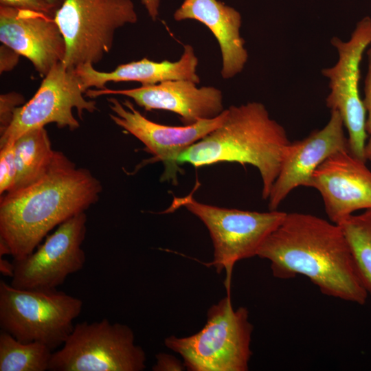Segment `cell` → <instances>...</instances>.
Wrapping results in <instances>:
<instances>
[{
	"label": "cell",
	"instance_id": "29",
	"mask_svg": "<svg viewBox=\"0 0 371 371\" xmlns=\"http://www.w3.org/2000/svg\"><path fill=\"white\" fill-rule=\"evenodd\" d=\"M14 266L13 262H10L8 260L0 257V272L5 276L12 278L14 275Z\"/></svg>",
	"mask_w": 371,
	"mask_h": 371
},
{
	"label": "cell",
	"instance_id": "23",
	"mask_svg": "<svg viewBox=\"0 0 371 371\" xmlns=\"http://www.w3.org/2000/svg\"><path fill=\"white\" fill-rule=\"evenodd\" d=\"M368 58L367 72L364 81V98L363 99L366 111V128L368 138L365 148L366 160L371 161V43L366 49Z\"/></svg>",
	"mask_w": 371,
	"mask_h": 371
},
{
	"label": "cell",
	"instance_id": "17",
	"mask_svg": "<svg viewBox=\"0 0 371 371\" xmlns=\"http://www.w3.org/2000/svg\"><path fill=\"white\" fill-rule=\"evenodd\" d=\"M176 21L196 20L204 24L216 38L222 55L221 76L229 79L240 73L248 60L240 29L239 12L218 0H184L175 12Z\"/></svg>",
	"mask_w": 371,
	"mask_h": 371
},
{
	"label": "cell",
	"instance_id": "3",
	"mask_svg": "<svg viewBox=\"0 0 371 371\" xmlns=\"http://www.w3.org/2000/svg\"><path fill=\"white\" fill-rule=\"evenodd\" d=\"M225 111L221 124L183 150L177 162L196 168L224 161L252 165L261 177L262 196L267 199L291 143L286 132L261 102Z\"/></svg>",
	"mask_w": 371,
	"mask_h": 371
},
{
	"label": "cell",
	"instance_id": "14",
	"mask_svg": "<svg viewBox=\"0 0 371 371\" xmlns=\"http://www.w3.org/2000/svg\"><path fill=\"white\" fill-rule=\"evenodd\" d=\"M188 80H168L128 89H88L85 95L94 98L104 95H122L133 99L146 111L165 110L180 116L185 125L212 119L224 110L220 89Z\"/></svg>",
	"mask_w": 371,
	"mask_h": 371
},
{
	"label": "cell",
	"instance_id": "18",
	"mask_svg": "<svg viewBox=\"0 0 371 371\" xmlns=\"http://www.w3.org/2000/svg\"><path fill=\"white\" fill-rule=\"evenodd\" d=\"M198 58L190 45L183 47L180 58L175 62H156L144 58L118 65L111 71H100L91 64H85L74 70L85 92L91 87L104 89L109 82H138L142 86L153 85L168 80H188L199 84L196 73Z\"/></svg>",
	"mask_w": 371,
	"mask_h": 371
},
{
	"label": "cell",
	"instance_id": "12",
	"mask_svg": "<svg viewBox=\"0 0 371 371\" xmlns=\"http://www.w3.org/2000/svg\"><path fill=\"white\" fill-rule=\"evenodd\" d=\"M107 100L115 113L109 115L111 119L142 142L146 150L153 155L144 165L161 161L165 168L161 180L172 181L173 183L177 180V172L181 171L177 162L179 155L219 126L225 115V109L212 119L201 120L189 125L168 126L148 120L129 100L120 102L115 98H109Z\"/></svg>",
	"mask_w": 371,
	"mask_h": 371
},
{
	"label": "cell",
	"instance_id": "22",
	"mask_svg": "<svg viewBox=\"0 0 371 371\" xmlns=\"http://www.w3.org/2000/svg\"><path fill=\"white\" fill-rule=\"evenodd\" d=\"M16 175L14 142L0 146V194L11 190Z\"/></svg>",
	"mask_w": 371,
	"mask_h": 371
},
{
	"label": "cell",
	"instance_id": "2",
	"mask_svg": "<svg viewBox=\"0 0 371 371\" xmlns=\"http://www.w3.org/2000/svg\"><path fill=\"white\" fill-rule=\"evenodd\" d=\"M101 192L100 182L89 170L77 168L56 151L38 180L1 195L0 240L8 245L14 259H22L49 231L95 203Z\"/></svg>",
	"mask_w": 371,
	"mask_h": 371
},
{
	"label": "cell",
	"instance_id": "20",
	"mask_svg": "<svg viewBox=\"0 0 371 371\" xmlns=\"http://www.w3.org/2000/svg\"><path fill=\"white\" fill-rule=\"evenodd\" d=\"M52 353L41 342H22L3 330L0 333V371L48 370Z\"/></svg>",
	"mask_w": 371,
	"mask_h": 371
},
{
	"label": "cell",
	"instance_id": "11",
	"mask_svg": "<svg viewBox=\"0 0 371 371\" xmlns=\"http://www.w3.org/2000/svg\"><path fill=\"white\" fill-rule=\"evenodd\" d=\"M86 223L85 212L79 213L58 225L32 254L13 259L10 284L21 289L54 290L68 276L81 270L86 260L82 248Z\"/></svg>",
	"mask_w": 371,
	"mask_h": 371
},
{
	"label": "cell",
	"instance_id": "28",
	"mask_svg": "<svg viewBox=\"0 0 371 371\" xmlns=\"http://www.w3.org/2000/svg\"><path fill=\"white\" fill-rule=\"evenodd\" d=\"M149 16L155 20L159 14V0H141Z\"/></svg>",
	"mask_w": 371,
	"mask_h": 371
},
{
	"label": "cell",
	"instance_id": "7",
	"mask_svg": "<svg viewBox=\"0 0 371 371\" xmlns=\"http://www.w3.org/2000/svg\"><path fill=\"white\" fill-rule=\"evenodd\" d=\"M54 19L66 44L63 65L74 70L100 63L111 51L115 31L135 23L137 15L132 0H65Z\"/></svg>",
	"mask_w": 371,
	"mask_h": 371
},
{
	"label": "cell",
	"instance_id": "26",
	"mask_svg": "<svg viewBox=\"0 0 371 371\" xmlns=\"http://www.w3.org/2000/svg\"><path fill=\"white\" fill-rule=\"evenodd\" d=\"M184 369L183 362L171 355L162 352L156 355V362L152 368L153 371H181Z\"/></svg>",
	"mask_w": 371,
	"mask_h": 371
},
{
	"label": "cell",
	"instance_id": "8",
	"mask_svg": "<svg viewBox=\"0 0 371 371\" xmlns=\"http://www.w3.org/2000/svg\"><path fill=\"white\" fill-rule=\"evenodd\" d=\"M146 360L133 330L104 318L75 324L63 347L53 352L48 370L142 371Z\"/></svg>",
	"mask_w": 371,
	"mask_h": 371
},
{
	"label": "cell",
	"instance_id": "21",
	"mask_svg": "<svg viewBox=\"0 0 371 371\" xmlns=\"http://www.w3.org/2000/svg\"><path fill=\"white\" fill-rule=\"evenodd\" d=\"M337 225L348 242L360 280L371 295V209L352 214Z\"/></svg>",
	"mask_w": 371,
	"mask_h": 371
},
{
	"label": "cell",
	"instance_id": "9",
	"mask_svg": "<svg viewBox=\"0 0 371 371\" xmlns=\"http://www.w3.org/2000/svg\"><path fill=\"white\" fill-rule=\"evenodd\" d=\"M330 43L338 58L333 66L322 70L330 89L326 104L330 111H337L342 119L348 132L350 154L366 162V111L360 95L359 80L363 55L371 43V18L361 19L348 41L334 36Z\"/></svg>",
	"mask_w": 371,
	"mask_h": 371
},
{
	"label": "cell",
	"instance_id": "24",
	"mask_svg": "<svg viewBox=\"0 0 371 371\" xmlns=\"http://www.w3.org/2000/svg\"><path fill=\"white\" fill-rule=\"evenodd\" d=\"M24 104L23 97L16 92L1 95L0 96V133H3L12 121L14 111Z\"/></svg>",
	"mask_w": 371,
	"mask_h": 371
},
{
	"label": "cell",
	"instance_id": "6",
	"mask_svg": "<svg viewBox=\"0 0 371 371\" xmlns=\"http://www.w3.org/2000/svg\"><path fill=\"white\" fill-rule=\"evenodd\" d=\"M82 301L54 290L21 289L0 281V326L22 342L38 341L52 350L71 333Z\"/></svg>",
	"mask_w": 371,
	"mask_h": 371
},
{
	"label": "cell",
	"instance_id": "25",
	"mask_svg": "<svg viewBox=\"0 0 371 371\" xmlns=\"http://www.w3.org/2000/svg\"><path fill=\"white\" fill-rule=\"evenodd\" d=\"M0 4L16 9L39 12L51 16H54L58 9L46 0H0Z\"/></svg>",
	"mask_w": 371,
	"mask_h": 371
},
{
	"label": "cell",
	"instance_id": "10",
	"mask_svg": "<svg viewBox=\"0 0 371 371\" xmlns=\"http://www.w3.org/2000/svg\"><path fill=\"white\" fill-rule=\"evenodd\" d=\"M83 94L75 71L65 68L62 62L57 63L44 77L33 98L16 109L11 124L1 134L0 146L14 142L29 130L50 123L71 131L78 128L80 124L73 109H76L80 118L85 111L97 110L95 101L86 100Z\"/></svg>",
	"mask_w": 371,
	"mask_h": 371
},
{
	"label": "cell",
	"instance_id": "13",
	"mask_svg": "<svg viewBox=\"0 0 371 371\" xmlns=\"http://www.w3.org/2000/svg\"><path fill=\"white\" fill-rule=\"evenodd\" d=\"M311 188L320 193L326 215L335 224L357 210L371 209V170L348 150L324 160L312 175Z\"/></svg>",
	"mask_w": 371,
	"mask_h": 371
},
{
	"label": "cell",
	"instance_id": "19",
	"mask_svg": "<svg viewBox=\"0 0 371 371\" xmlns=\"http://www.w3.org/2000/svg\"><path fill=\"white\" fill-rule=\"evenodd\" d=\"M14 148L16 175L9 192L23 188L38 180L47 172L56 154L44 127L23 133L14 142Z\"/></svg>",
	"mask_w": 371,
	"mask_h": 371
},
{
	"label": "cell",
	"instance_id": "4",
	"mask_svg": "<svg viewBox=\"0 0 371 371\" xmlns=\"http://www.w3.org/2000/svg\"><path fill=\"white\" fill-rule=\"evenodd\" d=\"M252 332L247 308L234 309L227 295L209 308L206 323L198 333L184 337L171 335L164 344L180 355L189 371H247Z\"/></svg>",
	"mask_w": 371,
	"mask_h": 371
},
{
	"label": "cell",
	"instance_id": "16",
	"mask_svg": "<svg viewBox=\"0 0 371 371\" xmlns=\"http://www.w3.org/2000/svg\"><path fill=\"white\" fill-rule=\"evenodd\" d=\"M0 41L30 60L43 77L63 62L66 53L54 16L33 10L1 5Z\"/></svg>",
	"mask_w": 371,
	"mask_h": 371
},
{
	"label": "cell",
	"instance_id": "15",
	"mask_svg": "<svg viewBox=\"0 0 371 371\" xmlns=\"http://www.w3.org/2000/svg\"><path fill=\"white\" fill-rule=\"evenodd\" d=\"M344 128L339 113L333 110L324 127L290 143L267 199L269 210H276L295 188L311 187L314 170L328 157L340 150L349 151Z\"/></svg>",
	"mask_w": 371,
	"mask_h": 371
},
{
	"label": "cell",
	"instance_id": "1",
	"mask_svg": "<svg viewBox=\"0 0 371 371\" xmlns=\"http://www.w3.org/2000/svg\"><path fill=\"white\" fill-rule=\"evenodd\" d=\"M270 262L275 278L304 276L324 295L363 305L365 289L340 227L304 213H286L258 255Z\"/></svg>",
	"mask_w": 371,
	"mask_h": 371
},
{
	"label": "cell",
	"instance_id": "30",
	"mask_svg": "<svg viewBox=\"0 0 371 371\" xmlns=\"http://www.w3.org/2000/svg\"><path fill=\"white\" fill-rule=\"evenodd\" d=\"M49 3L58 8L65 0H46Z\"/></svg>",
	"mask_w": 371,
	"mask_h": 371
},
{
	"label": "cell",
	"instance_id": "5",
	"mask_svg": "<svg viewBox=\"0 0 371 371\" xmlns=\"http://www.w3.org/2000/svg\"><path fill=\"white\" fill-rule=\"evenodd\" d=\"M185 207L207 229L214 247L209 263L218 273L225 272V286L230 295L234 267L239 260L257 256L268 236L283 222L286 213L276 210L260 212L221 207L200 203L192 194L175 197L166 212Z\"/></svg>",
	"mask_w": 371,
	"mask_h": 371
},
{
	"label": "cell",
	"instance_id": "27",
	"mask_svg": "<svg viewBox=\"0 0 371 371\" xmlns=\"http://www.w3.org/2000/svg\"><path fill=\"white\" fill-rule=\"evenodd\" d=\"M21 55L10 47L3 44L0 47L1 73L12 70L18 63Z\"/></svg>",
	"mask_w": 371,
	"mask_h": 371
}]
</instances>
